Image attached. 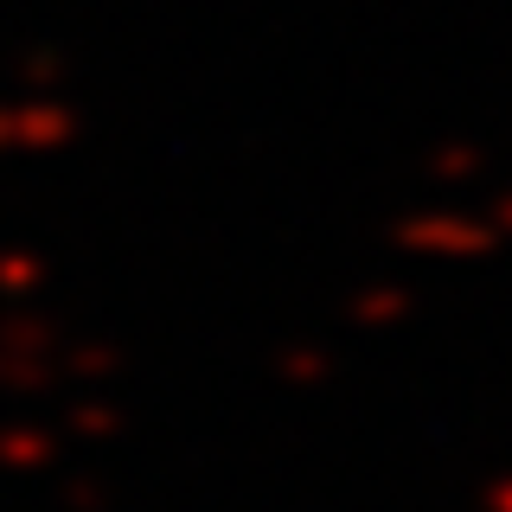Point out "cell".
<instances>
[{"mask_svg":"<svg viewBox=\"0 0 512 512\" xmlns=\"http://www.w3.org/2000/svg\"><path fill=\"white\" fill-rule=\"evenodd\" d=\"M404 308H410V295H404V288H372V295H365L352 314H359L365 327H384V320H397Z\"/></svg>","mask_w":512,"mask_h":512,"instance_id":"2","label":"cell"},{"mask_svg":"<svg viewBox=\"0 0 512 512\" xmlns=\"http://www.w3.org/2000/svg\"><path fill=\"white\" fill-rule=\"evenodd\" d=\"M404 237L410 250H461V256H480V250H493V231L487 224H474V218H416V224H404Z\"/></svg>","mask_w":512,"mask_h":512,"instance_id":"1","label":"cell"},{"mask_svg":"<svg viewBox=\"0 0 512 512\" xmlns=\"http://www.w3.org/2000/svg\"><path fill=\"white\" fill-rule=\"evenodd\" d=\"M468 167H474L468 148H448V154H442V173H468Z\"/></svg>","mask_w":512,"mask_h":512,"instance_id":"3","label":"cell"},{"mask_svg":"<svg viewBox=\"0 0 512 512\" xmlns=\"http://www.w3.org/2000/svg\"><path fill=\"white\" fill-rule=\"evenodd\" d=\"M500 224H506V231H512V199H506V205H500Z\"/></svg>","mask_w":512,"mask_h":512,"instance_id":"5","label":"cell"},{"mask_svg":"<svg viewBox=\"0 0 512 512\" xmlns=\"http://www.w3.org/2000/svg\"><path fill=\"white\" fill-rule=\"evenodd\" d=\"M487 500H493V512H512V480H500V487H493Z\"/></svg>","mask_w":512,"mask_h":512,"instance_id":"4","label":"cell"}]
</instances>
